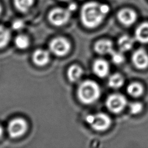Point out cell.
Wrapping results in <instances>:
<instances>
[{
	"mask_svg": "<svg viewBox=\"0 0 148 148\" xmlns=\"http://www.w3.org/2000/svg\"><path fill=\"white\" fill-rule=\"evenodd\" d=\"M109 11L108 5L91 1L84 3L80 10V20L83 25L90 29L99 26Z\"/></svg>",
	"mask_w": 148,
	"mask_h": 148,
	"instance_id": "obj_1",
	"label": "cell"
},
{
	"mask_svg": "<svg viewBox=\"0 0 148 148\" xmlns=\"http://www.w3.org/2000/svg\"><path fill=\"white\" fill-rule=\"evenodd\" d=\"M99 86L94 80H86L79 85L77 89V96L79 100L86 105L96 102L101 95Z\"/></svg>",
	"mask_w": 148,
	"mask_h": 148,
	"instance_id": "obj_2",
	"label": "cell"
},
{
	"mask_svg": "<svg viewBox=\"0 0 148 148\" xmlns=\"http://www.w3.org/2000/svg\"><path fill=\"white\" fill-rule=\"evenodd\" d=\"M86 121L94 130L99 132L106 131L112 124L110 117L106 113L101 112L87 115Z\"/></svg>",
	"mask_w": 148,
	"mask_h": 148,
	"instance_id": "obj_3",
	"label": "cell"
},
{
	"mask_svg": "<svg viewBox=\"0 0 148 148\" xmlns=\"http://www.w3.org/2000/svg\"><path fill=\"white\" fill-rule=\"evenodd\" d=\"M49 50L53 54L62 57L66 55L70 51L71 45L69 41L62 36L53 38L49 43Z\"/></svg>",
	"mask_w": 148,
	"mask_h": 148,
	"instance_id": "obj_4",
	"label": "cell"
},
{
	"mask_svg": "<svg viewBox=\"0 0 148 148\" xmlns=\"http://www.w3.org/2000/svg\"><path fill=\"white\" fill-rule=\"evenodd\" d=\"M28 124L26 120L21 117L12 119L8 124L7 131L12 138H17L23 136L27 131Z\"/></svg>",
	"mask_w": 148,
	"mask_h": 148,
	"instance_id": "obj_5",
	"label": "cell"
},
{
	"mask_svg": "<svg viewBox=\"0 0 148 148\" xmlns=\"http://www.w3.org/2000/svg\"><path fill=\"white\" fill-rule=\"evenodd\" d=\"M71 12L69 9L62 8H56L50 10L48 14L49 21L55 26H62L69 20Z\"/></svg>",
	"mask_w": 148,
	"mask_h": 148,
	"instance_id": "obj_6",
	"label": "cell"
},
{
	"mask_svg": "<svg viewBox=\"0 0 148 148\" xmlns=\"http://www.w3.org/2000/svg\"><path fill=\"white\" fill-rule=\"evenodd\" d=\"M127 101L125 97L119 93H114L108 96L106 100V108L111 112L119 113L125 108Z\"/></svg>",
	"mask_w": 148,
	"mask_h": 148,
	"instance_id": "obj_7",
	"label": "cell"
},
{
	"mask_svg": "<svg viewBox=\"0 0 148 148\" xmlns=\"http://www.w3.org/2000/svg\"><path fill=\"white\" fill-rule=\"evenodd\" d=\"M131 59L134 65L138 69L143 70L148 67V54L142 48L134 51Z\"/></svg>",
	"mask_w": 148,
	"mask_h": 148,
	"instance_id": "obj_8",
	"label": "cell"
},
{
	"mask_svg": "<svg viewBox=\"0 0 148 148\" xmlns=\"http://www.w3.org/2000/svg\"><path fill=\"white\" fill-rule=\"evenodd\" d=\"M137 16L136 12L130 8H124L119 11L117 18L124 25L129 27L132 25L136 20Z\"/></svg>",
	"mask_w": 148,
	"mask_h": 148,
	"instance_id": "obj_9",
	"label": "cell"
},
{
	"mask_svg": "<svg viewBox=\"0 0 148 148\" xmlns=\"http://www.w3.org/2000/svg\"><path fill=\"white\" fill-rule=\"evenodd\" d=\"M109 64L107 61L98 58L94 61L92 64V71L94 74L101 78L106 77L109 72Z\"/></svg>",
	"mask_w": 148,
	"mask_h": 148,
	"instance_id": "obj_10",
	"label": "cell"
},
{
	"mask_svg": "<svg viewBox=\"0 0 148 148\" xmlns=\"http://www.w3.org/2000/svg\"><path fill=\"white\" fill-rule=\"evenodd\" d=\"M49 61L50 53L46 50L39 49L32 54V61L37 66H45L48 64Z\"/></svg>",
	"mask_w": 148,
	"mask_h": 148,
	"instance_id": "obj_11",
	"label": "cell"
},
{
	"mask_svg": "<svg viewBox=\"0 0 148 148\" xmlns=\"http://www.w3.org/2000/svg\"><path fill=\"white\" fill-rule=\"evenodd\" d=\"M94 50L100 55L110 54L113 51L112 42L108 39H101L97 41L94 46Z\"/></svg>",
	"mask_w": 148,
	"mask_h": 148,
	"instance_id": "obj_12",
	"label": "cell"
},
{
	"mask_svg": "<svg viewBox=\"0 0 148 148\" xmlns=\"http://www.w3.org/2000/svg\"><path fill=\"white\" fill-rule=\"evenodd\" d=\"M135 39L141 43H148V22L142 23L137 27Z\"/></svg>",
	"mask_w": 148,
	"mask_h": 148,
	"instance_id": "obj_13",
	"label": "cell"
},
{
	"mask_svg": "<svg viewBox=\"0 0 148 148\" xmlns=\"http://www.w3.org/2000/svg\"><path fill=\"white\" fill-rule=\"evenodd\" d=\"M134 43V39L127 35L120 36L117 42L119 50L121 52H125L130 50L133 47Z\"/></svg>",
	"mask_w": 148,
	"mask_h": 148,
	"instance_id": "obj_14",
	"label": "cell"
},
{
	"mask_svg": "<svg viewBox=\"0 0 148 148\" xmlns=\"http://www.w3.org/2000/svg\"><path fill=\"white\" fill-rule=\"evenodd\" d=\"M83 73V69L76 64L71 65L67 71V76L71 82H76L82 77Z\"/></svg>",
	"mask_w": 148,
	"mask_h": 148,
	"instance_id": "obj_15",
	"label": "cell"
},
{
	"mask_svg": "<svg viewBox=\"0 0 148 148\" xmlns=\"http://www.w3.org/2000/svg\"><path fill=\"white\" fill-rule=\"evenodd\" d=\"M127 91L130 96L137 98L142 95L144 91V88L140 83L133 82L127 86Z\"/></svg>",
	"mask_w": 148,
	"mask_h": 148,
	"instance_id": "obj_16",
	"label": "cell"
},
{
	"mask_svg": "<svg viewBox=\"0 0 148 148\" xmlns=\"http://www.w3.org/2000/svg\"><path fill=\"white\" fill-rule=\"evenodd\" d=\"M108 83L109 86L112 88L117 89L123 86L124 79L121 74L116 73L110 76Z\"/></svg>",
	"mask_w": 148,
	"mask_h": 148,
	"instance_id": "obj_17",
	"label": "cell"
},
{
	"mask_svg": "<svg viewBox=\"0 0 148 148\" xmlns=\"http://www.w3.org/2000/svg\"><path fill=\"white\" fill-rule=\"evenodd\" d=\"M35 0H14L16 9L22 13L27 12L33 6Z\"/></svg>",
	"mask_w": 148,
	"mask_h": 148,
	"instance_id": "obj_18",
	"label": "cell"
},
{
	"mask_svg": "<svg viewBox=\"0 0 148 148\" xmlns=\"http://www.w3.org/2000/svg\"><path fill=\"white\" fill-rule=\"evenodd\" d=\"M11 37L10 31L5 27L0 25V49L6 46Z\"/></svg>",
	"mask_w": 148,
	"mask_h": 148,
	"instance_id": "obj_19",
	"label": "cell"
},
{
	"mask_svg": "<svg viewBox=\"0 0 148 148\" xmlns=\"http://www.w3.org/2000/svg\"><path fill=\"white\" fill-rule=\"evenodd\" d=\"M14 44L19 49H25L29 46V40L27 36L20 34L16 37L14 39Z\"/></svg>",
	"mask_w": 148,
	"mask_h": 148,
	"instance_id": "obj_20",
	"label": "cell"
},
{
	"mask_svg": "<svg viewBox=\"0 0 148 148\" xmlns=\"http://www.w3.org/2000/svg\"><path fill=\"white\" fill-rule=\"evenodd\" d=\"M123 52L121 51H113L110 53V57L113 63L116 64H122L124 61V56H123Z\"/></svg>",
	"mask_w": 148,
	"mask_h": 148,
	"instance_id": "obj_21",
	"label": "cell"
},
{
	"mask_svg": "<svg viewBox=\"0 0 148 148\" xmlns=\"http://www.w3.org/2000/svg\"><path fill=\"white\" fill-rule=\"evenodd\" d=\"M143 109V105L139 102H135L129 105V110L131 113L136 114L139 113Z\"/></svg>",
	"mask_w": 148,
	"mask_h": 148,
	"instance_id": "obj_22",
	"label": "cell"
},
{
	"mask_svg": "<svg viewBox=\"0 0 148 148\" xmlns=\"http://www.w3.org/2000/svg\"><path fill=\"white\" fill-rule=\"evenodd\" d=\"M12 28L16 31H19L23 29L24 27V23L20 19H17L14 20L12 24Z\"/></svg>",
	"mask_w": 148,
	"mask_h": 148,
	"instance_id": "obj_23",
	"label": "cell"
},
{
	"mask_svg": "<svg viewBox=\"0 0 148 148\" xmlns=\"http://www.w3.org/2000/svg\"><path fill=\"white\" fill-rule=\"evenodd\" d=\"M3 134V129L2 127L0 125V138L2 136Z\"/></svg>",
	"mask_w": 148,
	"mask_h": 148,
	"instance_id": "obj_24",
	"label": "cell"
},
{
	"mask_svg": "<svg viewBox=\"0 0 148 148\" xmlns=\"http://www.w3.org/2000/svg\"><path fill=\"white\" fill-rule=\"evenodd\" d=\"M2 6H1V5L0 4V15H1V13H2Z\"/></svg>",
	"mask_w": 148,
	"mask_h": 148,
	"instance_id": "obj_25",
	"label": "cell"
},
{
	"mask_svg": "<svg viewBox=\"0 0 148 148\" xmlns=\"http://www.w3.org/2000/svg\"><path fill=\"white\" fill-rule=\"evenodd\" d=\"M60 1H69V0H60Z\"/></svg>",
	"mask_w": 148,
	"mask_h": 148,
	"instance_id": "obj_26",
	"label": "cell"
}]
</instances>
